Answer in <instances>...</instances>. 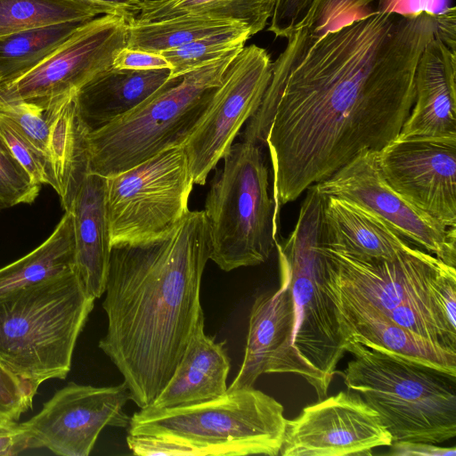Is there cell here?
I'll return each mask as SVG.
<instances>
[{"label": "cell", "mask_w": 456, "mask_h": 456, "mask_svg": "<svg viewBox=\"0 0 456 456\" xmlns=\"http://www.w3.org/2000/svg\"><path fill=\"white\" fill-rule=\"evenodd\" d=\"M193 180L183 146L106 177L111 246L160 237L189 211Z\"/></svg>", "instance_id": "obj_10"}, {"label": "cell", "mask_w": 456, "mask_h": 456, "mask_svg": "<svg viewBox=\"0 0 456 456\" xmlns=\"http://www.w3.org/2000/svg\"><path fill=\"white\" fill-rule=\"evenodd\" d=\"M274 4L275 0H167L142 4L134 19L154 21L200 16L244 24L253 36L265 28Z\"/></svg>", "instance_id": "obj_26"}, {"label": "cell", "mask_w": 456, "mask_h": 456, "mask_svg": "<svg viewBox=\"0 0 456 456\" xmlns=\"http://www.w3.org/2000/svg\"><path fill=\"white\" fill-rule=\"evenodd\" d=\"M437 35L438 12L374 10L333 30L303 27L287 38L242 134L268 147L277 226L282 206L397 137L414 103L418 62Z\"/></svg>", "instance_id": "obj_1"}, {"label": "cell", "mask_w": 456, "mask_h": 456, "mask_svg": "<svg viewBox=\"0 0 456 456\" xmlns=\"http://www.w3.org/2000/svg\"><path fill=\"white\" fill-rule=\"evenodd\" d=\"M279 289L259 295L252 305L241 366L228 390L253 387L265 373L301 376L314 388L315 379L293 346L294 305L287 276Z\"/></svg>", "instance_id": "obj_17"}, {"label": "cell", "mask_w": 456, "mask_h": 456, "mask_svg": "<svg viewBox=\"0 0 456 456\" xmlns=\"http://www.w3.org/2000/svg\"><path fill=\"white\" fill-rule=\"evenodd\" d=\"M286 240L276 241L280 272L289 281L294 305L293 346L325 398L345 354L331 302L323 289L322 208L324 195L311 185Z\"/></svg>", "instance_id": "obj_8"}, {"label": "cell", "mask_w": 456, "mask_h": 456, "mask_svg": "<svg viewBox=\"0 0 456 456\" xmlns=\"http://www.w3.org/2000/svg\"><path fill=\"white\" fill-rule=\"evenodd\" d=\"M392 443L379 413L360 394L347 389L287 419L279 455H371L374 448Z\"/></svg>", "instance_id": "obj_14"}, {"label": "cell", "mask_w": 456, "mask_h": 456, "mask_svg": "<svg viewBox=\"0 0 456 456\" xmlns=\"http://www.w3.org/2000/svg\"><path fill=\"white\" fill-rule=\"evenodd\" d=\"M436 303L449 330L456 334V270L444 264L433 283Z\"/></svg>", "instance_id": "obj_37"}, {"label": "cell", "mask_w": 456, "mask_h": 456, "mask_svg": "<svg viewBox=\"0 0 456 456\" xmlns=\"http://www.w3.org/2000/svg\"><path fill=\"white\" fill-rule=\"evenodd\" d=\"M205 201L211 259L224 272L268 260L277 241L268 170L259 145L232 143Z\"/></svg>", "instance_id": "obj_9"}, {"label": "cell", "mask_w": 456, "mask_h": 456, "mask_svg": "<svg viewBox=\"0 0 456 456\" xmlns=\"http://www.w3.org/2000/svg\"><path fill=\"white\" fill-rule=\"evenodd\" d=\"M387 183L410 203L456 229V140L395 139L378 151Z\"/></svg>", "instance_id": "obj_16"}, {"label": "cell", "mask_w": 456, "mask_h": 456, "mask_svg": "<svg viewBox=\"0 0 456 456\" xmlns=\"http://www.w3.org/2000/svg\"><path fill=\"white\" fill-rule=\"evenodd\" d=\"M287 419L282 404L253 387L228 390L200 403L149 406L130 417L128 435L176 441L195 456L280 453Z\"/></svg>", "instance_id": "obj_6"}, {"label": "cell", "mask_w": 456, "mask_h": 456, "mask_svg": "<svg viewBox=\"0 0 456 456\" xmlns=\"http://www.w3.org/2000/svg\"><path fill=\"white\" fill-rule=\"evenodd\" d=\"M75 270L73 217L65 211L52 234L37 248L0 268V301Z\"/></svg>", "instance_id": "obj_25"}, {"label": "cell", "mask_w": 456, "mask_h": 456, "mask_svg": "<svg viewBox=\"0 0 456 456\" xmlns=\"http://www.w3.org/2000/svg\"><path fill=\"white\" fill-rule=\"evenodd\" d=\"M170 69H126L110 67L77 92L81 117L90 131L131 111L169 78Z\"/></svg>", "instance_id": "obj_22"}, {"label": "cell", "mask_w": 456, "mask_h": 456, "mask_svg": "<svg viewBox=\"0 0 456 456\" xmlns=\"http://www.w3.org/2000/svg\"><path fill=\"white\" fill-rule=\"evenodd\" d=\"M323 283L338 294L371 305L397 325L429 341L454 348L433 294V283L445 264L412 246L388 260L364 257L322 246Z\"/></svg>", "instance_id": "obj_7"}, {"label": "cell", "mask_w": 456, "mask_h": 456, "mask_svg": "<svg viewBox=\"0 0 456 456\" xmlns=\"http://www.w3.org/2000/svg\"><path fill=\"white\" fill-rule=\"evenodd\" d=\"M0 137L12 155L31 178L39 184H49L54 191L56 182L49 157L27 140L5 117L0 115Z\"/></svg>", "instance_id": "obj_31"}, {"label": "cell", "mask_w": 456, "mask_h": 456, "mask_svg": "<svg viewBox=\"0 0 456 456\" xmlns=\"http://www.w3.org/2000/svg\"><path fill=\"white\" fill-rule=\"evenodd\" d=\"M375 0H314L304 27L314 33L338 28L372 12Z\"/></svg>", "instance_id": "obj_34"}, {"label": "cell", "mask_w": 456, "mask_h": 456, "mask_svg": "<svg viewBox=\"0 0 456 456\" xmlns=\"http://www.w3.org/2000/svg\"><path fill=\"white\" fill-rule=\"evenodd\" d=\"M240 52L169 77L136 108L90 131L89 172L109 177L166 150L183 146Z\"/></svg>", "instance_id": "obj_4"}, {"label": "cell", "mask_w": 456, "mask_h": 456, "mask_svg": "<svg viewBox=\"0 0 456 456\" xmlns=\"http://www.w3.org/2000/svg\"><path fill=\"white\" fill-rule=\"evenodd\" d=\"M245 28H248L241 23L200 16L154 21H138L133 17L128 22L126 47L160 53L203 37Z\"/></svg>", "instance_id": "obj_27"}, {"label": "cell", "mask_w": 456, "mask_h": 456, "mask_svg": "<svg viewBox=\"0 0 456 456\" xmlns=\"http://www.w3.org/2000/svg\"><path fill=\"white\" fill-rule=\"evenodd\" d=\"M30 449L37 448L22 423L0 422V456L18 455Z\"/></svg>", "instance_id": "obj_39"}, {"label": "cell", "mask_w": 456, "mask_h": 456, "mask_svg": "<svg viewBox=\"0 0 456 456\" xmlns=\"http://www.w3.org/2000/svg\"><path fill=\"white\" fill-rule=\"evenodd\" d=\"M251 37L248 28L203 37L160 54L171 65L169 77L183 76L232 53L240 52Z\"/></svg>", "instance_id": "obj_30"}, {"label": "cell", "mask_w": 456, "mask_h": 456, "mask_svg": "<svg viewBox=\"0 0 456 456\" xmlns=\"http://www.w3.org/2000/svg\"><path fill=\"white\" fill-rule=\"evenodd\" d=\"M108 6L116 12L129 18L134 17L141 10L142 4L138 0H87Z\"/></svg>", "instance_id": "obj_42"}, {"label": "cell", "mask_w": 456, "mask_h": 456, "mask_svg": "<svg viewBox=\"0 0 456 456\" xmlns=\"http://www.w3.org/2000/svg\"><path fill=\"white\" fill-rule=\"evenodd\" d=\"M388 454L394 456H455L456 448L441 447L425 442L403 441L390 445Z\"/></svg>", "instance_id": "obj_41"}, {"label": "cell", "mask_w": 456, "mask_h": 456, "mask_svg": "<svg viewBox=\"0 0 456 456\" xmlns=\"http://www.w3.org/2000/svg\"><path fill=\"white\" fill-rule=\"evenodd\" d=\"M1 209H2V208H0V210H1Z\"/></svg>", "instance_id": "obj_44"}, {"label": "cell", "mask_w": 456, "mask_h": 456, "mask_svg": "<svg viewBox=\"0 0 456 456\" xmlns=\"http://www.w3.org/2000/svg\"><path fill=\"white\" fill-rule=\"evenodd\" d=\"M110 13L118 12L87 0H0V38L25 29L86 21Z\"/></svg>", "instance_id": "obj_28"}, {"label": "cell", "mask_w": 456, "mask_h": 456, "mask_svg": "<svg viewBox=\"0 0 456 456\" xmlns=\"http://www.w3.org/2000/svg\"><path fill=\"white\" fill-rule=\"evenodd\" d=\"M142 4H150V3H158V2H163L167 0H138Z\"/></svg>", "instance_id": "obj_43"}, {"label": "cell", "mask_w": 456, "mask_h": 456, "mask_svg": "<svg viewBox=\"0 0 456 456\" xmlns=\"http://www.w3.org/2000/svg\"><path fill=\"white\" fill-rule=\"evenodd\" d=\"M272 65L267 52L256 45L243 47L229 64L205 114L183 145L194 184L206 183L210 171L257 110Z\"/></svg>", "instance_id": "obj_11"}, {"label": "cell", "mask_w": 456, "mask_h": 456, "mask_svg": "<svg viewBox=\"0 0 456 456\" xmlns=\"http://www.w3.org/2000/svg\"><path fill=\"white\" fill-rule=\"evenodd\" d=\"M88 21L55 23L1 37L0 83L12 80L38 65Z\"/></svg>", "instance_id": "obj_29"}, {"label": "cell", "mask_w": 456, "mask_h": 456, "mask_svg": "<svg viewBox=\"0 0 456 456\" xmlns=\"http://www.w3.org/2000/svg\"><path fill=\"white\" fill-rule=\"evenodd\" d=\"M325 243L352 255L394 259L414 246L378 216L354 202L324 196Z\"/></svg>", "instance_id": "obj_24"}, {"label": "cell", "mask_w": 456, "mask_h": 456, "mask_svg": "<svg viewBox=\"0 0 456 456\" xmlns=\"http://www.w3.org/2000/svg\"><path fill=\"white\" fill-rule=\"evenodd\" d=\"M209 256L203 210H189L160 237L111 247L102 302L108 327L98 346L140 409L165 387L204 316L200 291Z\"/></svg>", "instance_id": "obj_2"}, {"label": "cell", "mask_w": 456, "mask_h": 456, "mask_svg": "<svg viewBox=\"0 0 456 456\" xmlns=\"http://www.w3.org/2000/svg\"><path fill=\"white\" fill-rule=\"evenodd\" d=\"M0 115L10 120L27 140L48 156L50 125L46 108L23 100L0 102Z\"/></svg>", "instance_id": "obj_33"}, {"label": "cell", "mask_w": 456, "mask_h": 456, "mask_svg": "<svg viewBox=\"0 0 456 456\" xmlns=\"http://www.w3.org/2000/svg\"><path fill=\"white\" fill-rule=\"evenodd\" d=\"M344 345L368 348L456 378V351L429 341L397 325L370 305L344 297L326 287Z\"/></svg>", "instance_id": "obj_18"}, {"label": "cell", "mask_w": 456, "mask_h": 456, "mask_svg": "<svg viewBox=\"0 0 456 456\" xmlns=\"http://www.w3.org/2000/svg\"><path fill=\"white\" fill-rule=\"evenodd\" d=\"M112 67L136 70L171 69V65L160 53L133 50L126 47H124L116 54Z\"/></svg>", "instance_id": "obj_40"}, {"label": "cell", "mask_w": 456, "mask_h": 456, "mask_svg": "<svg viewBox=\"0 0 456 456\" xmlns=\"http://www.w3.org/2000/svg\"><path fill=\"white\" fill-rule=\"evenodd\" d=\"M314 0H275L268 30L288 38L304 27Z\"/></svg>", "instance_id": "obj_36"}, {"label": "cell", "mask_w": 456, "mask_h": 456, "mask_svg": "<svg viewBox=\"0 0 456 456\" xmlns=\"http://www.w3.org/2000/svg\"><path fill=\"white\" fill-rule=\"evenodd\" d=\"M315 186L324 196L367 209L412 245L455 267L456 229L444 226L396 192L380 171L378 151L359 152Z\"/></svg>", "instance_id": "obj_13"}, {"label": "cell", "mask_w": 456, "mask_h": 456, "mask_svg": "<svg viewBox=\"0 0 456 456\" xmlns=\"http://www.w3.org/2000/svg\"><path fill=\"white\" fill-rule=\"evenodd\" d=\"M69 210L73 217L75 270L87 293L100 298L105 291L112 247L106 177L88 173Z\"/></svg>", "instance_id": "obj_20"}, {"label": "cell", "mask_w": 456, "mask_h": 456, "mask_svg": "<svg viewBox=\"0 0 456 456\" xmlns=\"http://www.w3.org/2000/svg\"><path fill=\"white\" fill-rule=\"evenodd\" d=\"M130 19L110 13L89 20L38 65L0 83V102L23 100L47 108L53 100L77 91L112 66L126 47Z\"/></svg>", "instance_id": "obj_12"}, {"label": "cell", "mask_w": 456, "mask_h": 456, "mask_svg": "<svg viewBox=\"0 0 456 456\" xmlns=\"http://www.w3.org/2000/svg\"><path fill=\"white\" fill-rule=\"evenodd\" d=\"M198 322L170 379L151 406L174 408L196 404L224 395L228 387L230 359L225 342H216Z\"/></svg>", "instance_id": "obj_21"}, {"label": "cell", "mask_w": 456, "mask_h": 456, "mask_svg": "<svg viewBox=\"0 0 456 456\" xmlns=\"http://www.w3.org/2000/svg\"><path fill=\"white\" fill-rule=\"evenodd\" d=\"M128 400L124 382L112 387L69 382L22 424L37 449L60 456H87L104 428H128L130 417L124 411Z\"/></svg>", "instance_id": "obj_15"}, {"label": "cell", "mask_w": 456, "mask_h": 456, "mask_svg": "<svg viewBox=\"0 0 456 456\" xmlns=\"http://www.w3.org/2000/svg\"><path fill=\"white\" fill-rule=\"evenodd\" d=\"M33 399L22 382L0 363V422L18 421L32 409Z\"/></svg>", "instance_id": "obj_35"}, {"label": "cell", "mask_w": 456, "mask_h": 456, "mask_svg": "<svg viewBox=\"0 0 456 456\" xmlns=\"http://www.w3.org/2000/svg\"><path fill=\"white\" fill-rule=\"evenodd\" d=\"M414 86L413 106L395 139L456 140V53L438 36L421 53Z\"/></svg>", "instance_id": "obj_19"}, {"label": "cell", "mask_w": 456, "mask_h": 456, "mask_svg": "<svg viewBox=\"0 0 456 456\" xmlns=\"http://www.w3.org/2000/svg\"><path fill=\"white\" fill-rule=\"evenodd\" d=\"M77 92L53 100L47 106L48 156L56 182L55 191L64 210H69L89 172L90 129L79 112Z\"/></svg>", "instance_id": "obj_23"}, {"label": "cell", "mask_w": 456, "mask_h": 456, "mask_svg": "<svg viewBox=\"0 0 456 456\" xmlns=\"http://www.w3.org/2000/svg\"><path fill=\"white\" fill-rule=\"evenodd\" d=\"M126 443L134 455L140 456H195L188 446L164 437L147 435H128Z\"/></svg>", "instance_id": "obj_38"}, {"label": "cell", "mask_w": 456, "mask_h": 456, "mask_svg": "<svg viewBox=\"0 0 456 456\" xmlns=\"http://www.w3.org/2000/svg\"><path fill=\"white\" fill-rule=\"evenodd\" d=\"M40 188L0 137V208L32 203Z\"/></svg>", "instance_id": "obj_32"}, {"label": "cell", "mask_w": 456, "mask_h": 456, "mask_svg": "<svg viewBox=\"0 0 456 456\" xmlns=\"http://www.w3.org/2000/svg\"><path fill=\"white\" fill-rule=\"evenodd\" d=\"M343 348L354 358L336 374L379 413L393 443L438 444L455 437V378L359 343Z\"/></svg>", "instance_id": "obj_5"}, {"label": "cell", "mask_w": 456, "mask_h": 456, "mask_svg": "<svg viewBox=\"0 0 456 456\" xmlns=\"http://www.w3.org/2000/svg\"><path fill=\"white\" fill-rule=\"evenodd\" d=\"M94 300L73 270L0 301V363L32 397L69 374Z\"/></svg>", "instance_id": "obj_3"}]
</instances>
